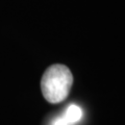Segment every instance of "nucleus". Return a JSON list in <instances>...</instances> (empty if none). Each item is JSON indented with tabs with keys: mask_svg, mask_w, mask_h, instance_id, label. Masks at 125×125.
Here are the masks:
<instances>
[{
	"mask_svg": "<svg viewBox=\"0 0 125 125\" xmlns=\"http://www.w3.org/2000/svg\"><path fill=\"white\" fill-rule=\"evenodd\" d=\"M53 125H71L67 120L64 118V116L61 117V118H57L55 121L53 122Z\"/></svg>",
	"mask_w": 125,
	"mask_h": 125,
	"instance_id": "7ed1b4c3",
	"label": "nucleus"
},
{
	"mask_svg": "<svg viewBox=\"0 0 125 125\" xmlns=\"http://www.w3.org/2000/svg\"><path fill=\"white\" fill-rule=\"evenodd\" d=\"M73 83V75L65 65H52L42 76L41 90L50 103H60L68 97Z\"/></svg>",
	"mask_w": 125,
	"mask_h": 125,
	"instance_id": "f257e3e1",
	"label": "nucleus"
},
{
	"mask_svg": "<svg viewBox=\"0 0 125 125\" xmlns=\"http://www.w3.org/2000/svg\"><path fill=\"white\" fill-rule=\"evenodd\" d=\"M81 116H83V112H81L80 107L75 104H71L67 108V111H66L64 118L67 120L70 124H74L81 119Z\"/></svg>",
	"mask_w": 125,
	"mask_h": 125,
	"instance_id": "f03ea898",
	"label": "nucleus"
}]
</instances>
